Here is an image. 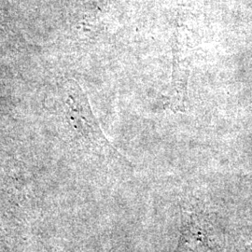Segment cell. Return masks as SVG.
Listing matches in <instances>:
<instances>
[{
    "label": "cell",
    "instance_id": "cell-1",
    "mask_svg": "<svg viewBox=\"0 0 252 252\" xmlns=\"http://www.w3.org/2000/svg\"><path fill=\"white\" fill-rule=\"evenodd\" d=\"M75 87H76V86H74V87H73V89H74V92H75ZM75 94H76V93H75ZM74 96H75V97H76V99H77V94H74Z\"/></svg>",
    "mask_w": 252,
    "mask_h": 252
}]
</instances>
